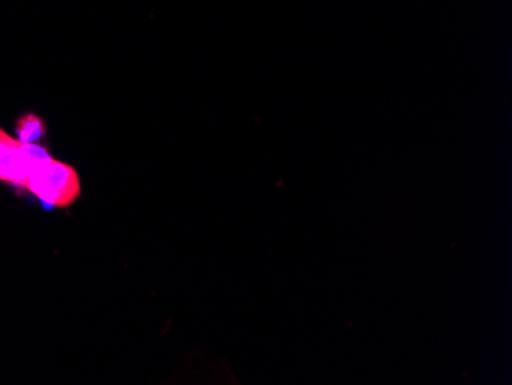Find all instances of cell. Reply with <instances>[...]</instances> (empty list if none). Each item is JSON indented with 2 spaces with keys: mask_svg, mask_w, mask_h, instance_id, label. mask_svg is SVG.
I'll return each instance as SVG.
<instances>
[{
  "mask_svg": "<svg viewBox=\"0 0 512 385\" xmlns=\"http://www.w3.org/2000/svg\"><path fill=\"white\" fill-rule=\"evenodd\" d=\"M23 188L51 208H69L82 194L76 169L54 158L37 166Z\"/></svg>",
  "mask_w": 512,
  "mask_h": 385,
  "instance_id": "obj_1",
  "label": "cell"
},
{
  "mask_svg": "<svg viewBox=\"0 0 512 385\" xmlns=\"http://www.w3.org/2000/svg\"><path fill=\"white\" fill-rule=\"evenodd\" d=\"M50 158L43 146L22 143L0 128V181L23 188L31 172Z\"/></svg>",
  "mask_w": 512,
  "mask_h": 385,
  "instance_id": "obj_2",
  "label": "cell"
},
{
  "mask_svg": "<svg viewBox=\"0 0 512 385\" xmlns=\"http://www.w3.org/2000/svg\"><path fill=\"white\" fill-rule=\"evenodd\" d=\"M16 135L22 143H37L46 135L45 123L34 114L22 116L16 123Z\"/></svg>",
  "mask_w": 512,
  "mask_h": 385,
  "instance_id": "obj_3",
  "label": "cell"
}]
</instances>
